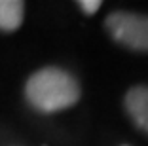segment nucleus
Returning a JSON list of instances; mask_svg holds the SVG:
<instances>
[{
    "label": "nucleus",
    "mask_w": 148,
    "mask_h": 146,
    "mask_svg": "<svg viewBox=\"0 0 148 146\" xmlns=\"http://www.w3.org/2000/svg\"><path fill=\"white\" fill-rule=\"evenodd\" d=\"M27 101L32 108L44 114H51L70 108L80 99V86L76 78L57 66L40 69L27 80Z\"/></svg>",
    "instance_id": "obj_1"
},
{
    "label": "nucleus",
    "mask_w": 148,
    "mask_h": 146,
    "mask_svg": "<svg viewBox=\"0 0 148 146\" xmlns=\"http://www.w3.org/2000/svg\"><path fill=\"white\" fill-rule=\"evenodd\" d=\"M105 27L114 42L133 51H148V15L131 12H112Z\"/></svg>",
    "instance_id": "obj_2"
},
{
    "label": "nucleus",
    "mask_w": 148,
    "mask_h": 146,
    "mask_svg": "<svg viewBox=\"0 0 148 146\" xmlns=\"http://www.w3.org/2000/svg\"><path fill=\"white\" fill-rule=\"evenodd\" d=\"M125 110L133 123L148 133V86H135L127 91Z\"/></svg>",
    "instance_id": "obj_3"
},
{
    "label": "nucleus",
    "mask_w": 148,
    "mask_h": 146,
    "mask_svg": "<svg viewBox=\"0 0 148 146\" xmlns=\"http://www.w3.org/2000/svg\"><path fill=\"white\" fill-rule=\"evenodd\" d=\"M25 4L21 0H0V30L12 32L23 23Z\"/></svg>",
    "instance_id": "obj_4"
},
{
    "label": "nucleus",
    "mask_w": 148,
    "mask_h": 146,
    "mask_svg": "<svg viewBox=\"0 0 148 146\" xmlns=\"http://www.w3.org/2000/svg\"><path fill=\"white\" fill-rule=\"evenodd\" d=\"M78 6L82 8L84 13H87V15H93V13H95L103 4H101V0H80Z\"/></svg>",
    "instance_id": "obj_5"
}]
</instances>
